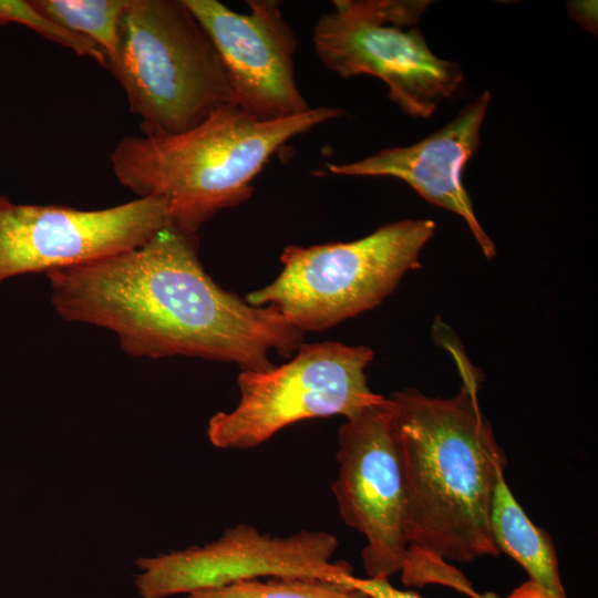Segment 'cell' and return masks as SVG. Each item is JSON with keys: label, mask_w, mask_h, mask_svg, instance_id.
Wrapping results in <instances>:
<instances>
[{"label": "cell", "mask_w": 598, "mask_h": 598, "mask_svg": "<svg viewBox=\"0 0 598 598\" xmlns=\"http://www.w3.org/2000/svg\"><path fill=\"white\" fill-rule=\"evenodd\" d=\"M338 547L337 536L324 530L277 537L238 524L204 546L138 558L135 586L142 598H166L262 577L340 580L352 567L332 561Z\"/></svg>", "instance_id": "obj_10"}, {"label": "cell", "mask_w": 598, "mask_h": 598, "mask_svg": "<svg viewBox=\"0 0 598 598\" xmlns=\"http://www.w3.org/2000/svg\"><path fill=\"white\" fill-rule=\"evenodd\" d=\"M567 10L573 20L585 30L597 33V1L576 0L567 3Z\"/></svg>", "instance_id": "obj_18"}, {"label": "cell", "mask_w": 598, "mask_h": 598, "mask_svg": "<svg viewBox=\"0 0 598 598\" xmlns=\"http://www.w3.org/2000/svg\"><path fill=\"white\" fill-rule=\"evenodd\" d=\"M214 43L234 103L260 121L312 109L295 79L297 38L276 0H247L248 13L216 0H184Z\"/></svg>", "instance_id": "obj_11"}, {"label": "cell", "mask_w": 598, "mask_h": 598, "mask_svg": "<svg viewBox=\"0 0 598 598\" xmlns=\"http://www.w3.org/2000/svg\"><path fill=\"white\" fill-rule=\"evenodd\" d=\"M197 234L172 221L134 249L50 271L51 302L71 322L112 331L130 355L197 357L240 371L275 367L303 333L274 307H255L224 290L198 258Z\"/></svg>", "instance_id": "obj_1"}, {"label": "cell", "mask_w": 598, "mask_h": 598, "mask_svg": "<svg viewBox=\"0 0 598 598\" xmlns=\"http://www.w3.org/2000/svg\"><path fill=\"white\" fill-rule=\"evenodd\" d=\"M313 28L315 52L322 64L348 79L371 75L389 89L405 114L427 118L464 80L461 65L436 56L420 20L429 0H334Z\"/></svg>", "instance_id": "obj_6"}, {"label": "cell", "mask_w": 598, "mask_h": 598, "mask_svg": "<svg viewBox=\"0 0 598 598\" xmlns=\"http://www.w3.org/2000/svg\"><path fill=\"white\" fill-rule=\"evenodd\" d=\"M489 102L491 93L483 92L452 121L415 144L384 148L353 163H327V169L341 176L401 179L424 200L462 217L485 257L493 258L495 245L482 228L463 185V172L480 146Z\"/></svg>", "instance_id": "obj_12"}, {"label": "cell", "mask_w": 598, "mask_h": 598, "mask_svg": "<svg viewBox=\"0 0 598 598\" xmlns=\"http://www.w3.org/2000/svg\"><path fill=\"white\" fill-rule=\"evenodd\" d=\"M506 598H566L565 596L555 595L533 580H528L517 587Z\"/></svg>", "instance_id": "obj_19"}, {"label": "cell", "mask_w": 598, "mask_h": 598, "mask_svg": "<svg viewBox=\"0 0 598 598\" xmlns=\"http://www.w3.org/2000/svg\"><path fill=\"white\" fill-rule=\"evenodd\" d=\"M54 24L97 44L110 59L130 0H30Z\"/></svg>", "instance_id": "obj_14"}, {"label": "cell", "mask_w": 598, "mask_h": 598, "mask_svg": "<svg viewBox=\"0 0 598 598\" xmlns=\"http://www.w3.org/2000/svg\"><path fill=\"white\" fill-rule=\"evenodd\" d=\"M343 113L336 107L260 121L235 103L183 133L126 135L110 155L117 182L137 197H159L169 220L197 230L218 212L247 200L252 182L286 142Z\"/></svg>", "instance_id": "obj_3"}, {"label": "cell", "mask_w": 598, "mask_h": 598, "mask_svg": "<svg viewBox=\"0 0 598 598\" xmlns=\"http://www.w3.org/2000/svg\"><path fill=\"white\" fill-rule=\"evenodd\" d=\"M432 219H403L349 243L287 246L282 269L245 300L270 306L297 330L322 331L371 310L390 296L435 233Z\"/></svg>", "instance_id": "obj_5"}, {"label": "cell", "mask_w": 598, "mask_h": 598, "mask_svg": "<svg viewBox=\"0 0 598 598\" xmlns=\"http://www.w3.org/2000/svg\"><path fill=\"white\" fill-rule=\"evenodd\" d=\"M346 584L363 591L371 598H422L412 591H404L392 586L388 578H360L352 574L341 578Z\"/></svg>", "instance_id": "obj_17"}, {"label": "cell", "mask_w": 598, "mask_h": 598, "mask_svg": "<svg viewBox=\"0 0 598 598\" xmlns=\"http://www.w3.org/2000/svg\"><path fill=\"white\" fill-rule=\"evenodd\" d=\"M159 197L102 209L18 204L0 195V282L85 265L144 245L169 223Z\"/></svg>", "instance_id": "obj_8"}, {"label": "cell", "mask_w": 598, "mask_h": 598, "mask_svg": "<svg viewBox=\"0 0 598 598\" xmlns=\"http://www.w3.org/2000/svg\"><path fill=\"white\" fill-rule=\"evenodd\" d=\"M456 359L463 378L456 395L410 388L388 398L408 488L406 558L468 563L501 554L489 513L506 456L482 413L477 373Z\"/></svg>", "instance_id": "obj_2"}, {"label": "cell", "mask_w": 598, "mask_h": 598, "mask_svg": "<svg viewBox=\"0 0 598 598\" xmlns=\"http://www.w3.org/2000/svg\"><path fill=\"white\" fill-rule=\"evenodd\" d=\"M8 23L24 25L47 40L106 68V55L97 44L54 24L39 13L30 0H0V27Z\"/></svg>", "instance_id": "obj_16"}, {"label": "cell", "mask_w": 598, "mask_h": 598, "mask_svg": "<svg viewBox=\"0 0 598 598\" xmlns=\"http://www.w3.org/2000/svg\"><path fill=\"white\" fill-rule=\"evenodd\" d=\"M186 598H371L343 580L313 577H274L240 580L190 592Z\"/></svg>", "instance_id": "obj_15"}, {"label": "cell", "mask_w": 598, "mask_h": 598, "mask_svg": "<svg viewBox=\"0 0 598 598\" xmlns=\"http://www.w3.org/2000/svg\"><path fill=\"white\" fill-rule=\"evenodd\" d=\"M373 350L337 341L302 343L290 361L266 371H240L234 410L208 422L209 442L223 450H249L297 422L350 419L384 401L368 385Z\"/></svg>", "instance_id": "obj_7"}, {"label": "cell", "mask_w": 598, "mask_h": 598, "mask_svg": "<svg viewBox=\"0 0 598 598\" xmlns=\"http://www.w3.org/2000/svg\"><path fill=\"white\" fill-rule=\"evenodd\" d=\"M332 492L343 522L361 533L368 577L389 578L408 555V488L388 398L346 419L338 432Z\"/></svg>", "instance_id": "obj_9"}, {"label": "cell", "mask_w": 598, "mask_h": 598, "mask_svg": "<svg viewBox=\"0 0 598 598\" xmlns=\"http://www.w3.org/2000/svg\"><path fill=\"white\" fill-rule=\"evenodd\" d=\"M489 526L498 550L515 559L528 573L530 580L555 595L565 596L550 536L527 517L504 475L495 485Z\"/></svg>", "instance_id": "obj_13"}, {"label": "cell", "mask_w": 598, "mask_h": 598, "mask_svg": "<svg viewBox=\"0 0 598 598\" xmlns=\"http://www.w3.org/2000/svg\"><path fill=\"white\" fill-rule=\"evenodd\" d=\"M106 68L144 136L183 133L234 103L223 61L184 0H130Z\"/></svg>", "instance_id": "obj_4"}]
</instances>
